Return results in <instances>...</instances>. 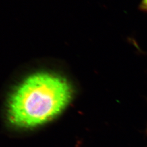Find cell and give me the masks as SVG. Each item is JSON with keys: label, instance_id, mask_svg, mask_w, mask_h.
Wrapping results in <instances>:
<instances>
[{"label": "cell", "instance_id": "2", "mask_svg": "<svg viewBox=\"0 0 147 147\" xmlns=\"http://www.w3.org/2000/svg\"><path fill=\"white\" fill-rule=\"evenodd\" d=\"M139 9L141 11L147 13V0H142L139 5Z\"/></svg>", "mask_w": 147, "mask_h": 147}, {"label": "cell", "instance_id": "1", "mask_svg": "<svg viewBox=\"0 0 147 147\" xmlns=\"http://www.w3.org/2000/svg\"><path fill=\"white\" fill-rule=\"evenodd\" d=\"M73 94L71 84L62 76L47 71L32 74L11 93L7 106L8 121L20 129L41 126L59 116Z\"/></svg>", "mask_w": 147, "mask_h": 147}]
</instances>
